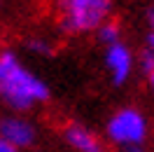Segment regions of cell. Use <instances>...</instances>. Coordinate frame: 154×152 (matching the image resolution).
I'll return each mask as SVG.
<instances>
[{
  "mask_svg": "<svg viewBox=\"0 0 154 152\" xmlns=\"http://www.w3.org/2000/svg\"><path fill=\"white\" fill-rule=\"evenodd\" d=\"M0 98L14 110H30L49 98V87L42 77L33 75L19 61V56L2 49L0 52Z\"/></svg>",
  "mask_w": 154,
  "mask_h": 152,
  "instance_id": "cell-1",
  "label": "cell"
},
{
  "mask_svg": "<svg viewBox=\"0 0 154 152\" xmlns=\"http://www.w3.org/2000/svg\"><path fill=\"white\" fill-rule=\"evenodd\" d=\"M112 2L107 0H68L61 5V28L70 35L98 30L110 21Z\"/></svg>",
  "mask_w": 154,
  "mask_h": 152,
  "instance_id": "cell-2",
  "label": "cell"
},
{
  "mask_svg": "<svg viewBox=\"0 0 154 152\" xmlns=\"http://www.w3.org/2000/svg\"><path fill=\"white\" fill-rule=\"evenodd\" d=\"M147 136V119L135 108H122L117 110L107 122V138L124 147H140V143Z\"/></svg>",
  "mask_w": 154,
  "mask_h": 152,
  "instance_id": "cell-3",
  "label": "cell"
},
{
  "mask_svg": "<svg viewBox=\"0 0 154 152\" xmlns=\"http://www.w3.org/2000/svg\"><path fill=\"white\" fill-rule=\"evenodd\" d=\"M105 66H107L112 84H124L126 80L131 77V73H133V54H131V49L126 47L122 40L107 47Z\"/></svg>",
  "mask_w": 154,
  "mask_h": 152,
  "instance_id": "cell-4",
  "label": "cell"
},
{
  "mask_svg": "<svg viewBox=\"0 0 154 152\" xmlns=\"http://www.w3.org/2000/svg\"><path fill=\"white\" fill-rule=\"evenodd\" d=\"M0 138L17 150H23L35 143V126L23 117H5L0 119Z\"/></svg>",
  "mask_w": 154,
  "mask_h": 152,
  "instance_id": "cell-5",
  "label": "cell"
},
{
  "mask_svg": "<svg viewBox=\"0 0 154 152\" xmlns=\"http://www.w3.org/2000/svg\"><path fill=\"white\" fill-rule=\"evenodd\" d=\"M63 136H66V143L77 152H105L103 141L82 124H70Z\"/></svg>",
  "mask_w": 154,
  "mask_h": 152,
  "instance_id": "cell-6",
  "label": "cell"
},
{
  "mask_svg": "<svg viewBox=\"0 0 154 152\" xmlns=\"http://www.w3.org/2000/svg\"><path fill=\"white\" fill-rule=\"evenodd\" d=\"M119 33H122V30H119V24H117V21H105V24L96 30L98 40H100L103 45H107V47L115 45V42H119Z\"/></svg>",
  "mask_w": 154,
  "mask_h": 152,
  "instance_id": "cell-7",
  "label": "cell"
},
{
  "mask_svg": "<svg viewBox=\"0 0 154 152\" xmlns=\"http://www.w3.org/2000/svg\"><path fill=\"white\" fill-rule=\"evenodd\" d=\"M28 49H30V52H35V54H45V56H49V54L54 52V47L49 45L47 40H30Z\"/></svg>",
  "mask_w": 154,
  "mask_h": 152,
  "instance_id": "cell-8",
  "label": "cell"
},
{
  "mask_svg": "<svg viewBox=\"0 0 154 152\" xmlns=\"http://www.w3.org/2000/svg\"><path fill=\"white\" fill-rule=\"evenodd\" d=\"M140 68H143V70L147 73V75H149V73L154 70V59L149 56L147 52H143V54H140Z\"/></svg>",
  "mask_w": 154,
  "mask_h": 152,
  "instance_id": "cell-9",
  "label": "cell"
},
{
  "mask_svg": "<svg viewBox=\"0 0 154 152\" xmlns=\"http://www.w3.org/2000/svg\"><path fill=\"white\" fill-rule=\"evenodd\" d=\"M145 52L154 59V33H149V35H147V47H145Z\"/></svg>",
  "mask_w": 154,
  "mask_h": 152,
  "instance_id": "cell-10",
  "label": "cell"
},
{
  "mask_svg": "<svg viewBox=\"0 0 154 152\" xmlns=\"http://www.w3.org/2000/svg\"><path fill=\"white\" fill-rule=\"evenodd\" d=\"M0 152H21V150H17L14 145H10L7 141H2V138H0Z\"/></svg>",
  "mask_w": 154,
  "mask_h": 152,
  "instance_id": "cell-11",
  "label": "cell"
},
{
  "mask_svg": "<svg viewBox=\"0 0 154 152\" xmlns=\"http://www.w3.org/2000/svg\"><path fill=\"white\" fill-rule=\"evenodd\" d=\"M147 24H149V28H152V33H154V5L147 10Z\"/></svg>",
  "mask_w": 154,
  "mask_h": 152,
  "instance_id": "cell-12",
  "label": "cell"
},
{
  "mask_svg": "<svg viewBox=\"0 0 154 152\" xmlns=\"http://www.w3.org/2000/svg\"><path fill=\"white\" fill-rule=\"evenodd\" d=\"M147 77H149V89H152V94H154V70H152Z\"/></svg>",
  "mask_w": 154,
  "mask_h": 152,
  "instance_id": "cell-13",
  "label": "cell"
},
{
  "mask_svg": "<svg viewBox=\"0 0 154 152\" xmlns=\"http://www.w3.org/2000/svg\"><path fill=\"white\" fill-rule=\"evenodd\" d=\"M126 152H143V147H126Z\"/></svg>",
  "mask_w": 154,
  "mask_h": 152,
  "instance_id": "cell-14",
  "label": "cell"
}]
</instances>
